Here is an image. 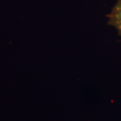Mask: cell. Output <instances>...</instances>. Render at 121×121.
I'll use <instances>...</instances> for the list:
<instances>
[{
  "label": "cell",
  "mask_w": 121,
  "mask_h": 121,
  "mask_svg": "<svg viewBox=\"0 0 121 121\" xmlns=\"http://www.w3.org/2000/svg\"><path fill=\"white\" fill-rule=\"evenodd\" d=\"M107 17H108V25L115 28L118 35L121 36V0H117Z\"/></svg>",
  "instance_id": "6da1fadb"
}]
</instances>
